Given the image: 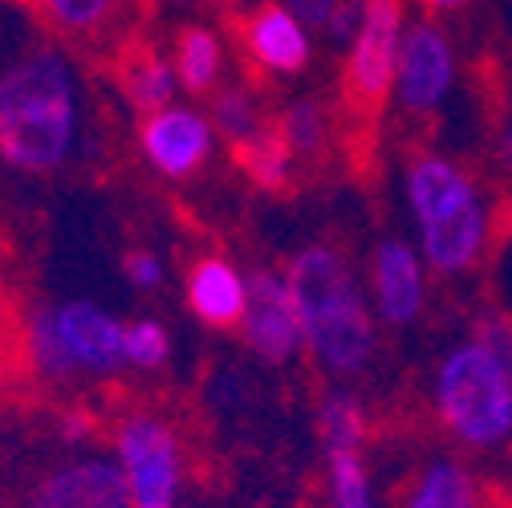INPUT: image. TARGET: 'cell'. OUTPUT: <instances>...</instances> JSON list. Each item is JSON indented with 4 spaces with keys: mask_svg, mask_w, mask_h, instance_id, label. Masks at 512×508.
Segmentation results:
<instances>
[{
    "mask_svg": "<svg viewBox=\"0 0 512 508\" xmlns=\"http://www.w3.org/2000/svg\"><path fill=\"white\" fill-rule=\"evenodd\" d=\"M326 496H330V508H378L374 476L362 452L326 456Z\"/></svg>",
    "mask_w": 512,
    "mask_h": 508,
    "instance_id": "23",
    "label": "cell"
},
{
    "mask_svg": "<svg viewBox=\"0 0 512 508\" xmlns=\"http://www.w3.org/2000/svg\"><path fill=\"white\" fill-rule=\"evenodd\" d=\"M431 411L460 448H504L512 439V326L484 322L439 358L431 374Z\"/></svg>",
    "mask_w": 512,
    "mask_h": 508,
    "instance_id": "3",
    "label": "cell"
},
{
    "mask_svg": "<svg viewBox=\"0 0 512 508\" xmlns=\"http://www.w3.org/2000/svg\"><path fill=\"white\" fill-rule=\"evenodd\" d=\"M273 126H277V135L285 139V147L293 151V159L317 163L330 147V114L317 98H293Z\"/></svg>",
    "mask_w": 512,
    "mask_h": 508,
    "instance_id": "21",
    "label": "cell"
},
{
    "mask_svg": "<svg viewBox=\"0 0 512 508\" xmlns=\"http://www.w3.org/2000/svg\"><path fill=\"white\" fill-rule=\"evenodd\" d=\"M277 5H285L309 29H326V21L334 17V9L342 5V0H277Z\"/></svg>",
    "mask_w": 512,
    "mask_h": 508,
    "instance_id": "27",
    "label": "cell"
},
{
    "mask_svg": "<svg viewBox=\"0 0 512 508\" xmlns=\"http://www.w3.org/2000/svg\"><path fill=\"white\" fill-rule=\"evenodd\" d=\"M118 90L139 118L167 110L171 102H179V82L171 70V57H163L155 45L135 41L126 45L118 57Z\"/></svg>",
    "mask_w": 512,
    "mask_h": 508,
    "instance_id": "16",
    "label": "cell"
},
{
    "mask_svg": "<svg viewBox=\"0 0 512 508\" xmlns=\"http://www.w3.org/2000/svg\"><path fill=\"white\" fill-rule=\"evenodd\" d=\"M82 78L66 49L37 45L0 70V163L21 175L66 171L82 143Z\"/></svg>",
    "mask_w": 512,
    "mask_h": 508,
    "instance_id": "1",
    "label": "cell"
},
{
    "mask_svg": "<svg viewBox=\"0 0 512 508\" xmlns=\"http://www.w3.org/2000/svg\"><path fill=\"white\" fill-rule=\"evenodd\" d=\"M37 13L74 41H94L118 21V0H33Z\"/></svg>",
    "mask_w": 512,
    "mask_h": 508,
    "instance_id": "22",
    "label": "cell"
},
{
    "mask_svg": "<svg viewBox=\"0 0 512 508\" xmlns=\"http://www.w3.org/2000/svg\"><path fill=\"white\" fill-rule=\"evenodd\" d=\"M114 464L126 480L131 508H179L183 480H187V452L179 427L147 407L118 415L114 431Z\"/></svg>",
    "mask_w": 512,
    "mask_h": 508,
    "instance_id": "6",
    "label": "cell"
},
{
    "mask_svg": "<svg viewBox=\"0 0 512 508\" xmlns=\"http://www.w3.org/2000/svg\"><path fill=\"white\" fill-rule=\"evenodd\" d=\"M281 273L313 366L334 383L362 378L378 354V322L350 257L330 240H313L293 252Z\"/></svg>",
    "mask_w": 512,
    "mask_h": 508,
    "instance_id": "2",
    "label": "cell"
},
{
    "mask_svg": "<svg viewBox=\"0 0 512 508\" xmlns=\"http://www.w3.org/2000/svg\"><path fill=\"white\" fill-rule=\"evenodd\" d=\"M171 362V330L159 317H135L126 322V366L143 374H159Z\"/></svg>",
    "mask_w": 512,
    "mask_h": 508,
    "instance_id": "24",
    "label": "cell"
},
{
    "mask_svg": "<svg viewBox=\"0 0 512 508\" xmlns=\"http://www.w3.org/2000/svg\"><path fill=\"white\" fill-rule=\"evenodd\" d=\"M183 297L196 322L208 330H240V317L248 309V273L224 252H204L187 265Z\"/></svg>",
    "mask_w": 512,
    "mask_h": 508,
    "instance_id": "14",
    "label": "cell"
},
{
    "mask_svg": "<svg viewBox=\"0 0 512 508\" xmlns=\"http://www.w3.org/2000/svg\"><path fill=\"white\" fill-rule=\"evenodd\" d=\"M224 66H228V49L224 37L204 25V21H187L171 37V70L179 82V94L191 98H212L224 86Z\"/></svg>",
    "mask_w": 512,
    "mask_h": 508,
    "instance_id": "15",
    "label": "cell"
},
{
    "mask_svg": "<svg viewBox=\"0 0 512 508\" xmlns=\"http://www.w3.org/2000/svg\"><path fill=\"white\" fill-rule=\"evenodd\" d=\"M407 17H403V0H366L362 25L354 41L346 45V102L362 114H374L391 102V82H395V57L403 41Z\"/></svg>",
    "mask_w": 512,
    "mask_h": 508,
    "instance_id": "7",
    "label": "cell"
},
{
    "mask_svg": "<svg viewBox=\"0 0 512 508\" xmlns=\"http://www.w3.org/2000/svg\"><path fill=\"white\" fill-rule=\"evenodd\" d=\"M25 354L45 383L114 378L126 370V322L90 297L49 301L29 313Z\"/></svg>",
    "mask_w": 512,
    "mask_h": 508,
    "instance_id": "5",
    "label": "cell"
},
{
    "mask_svg": "<svg viewBox=\"0 0 512 508\" xmlns=\"http://www.w3.org/2000/svg\"><path fill=\"white\" fill-rule=\"evenodd\" d=\"M427 265L419 257V248L403 236H382L370 248V261H366V301L374 309V322L378 326H391V330H407L415 326L423 309H427Z\"/></svg>",
    "mask_w": 512,
    "mask_h": 508,
    "instance_id": "10",
    "label": "cell"
},
{
    "mask_svg": "<svg viewBox=\"0 0 512 508\" xmlns=\"http://www.w3.org/2000/svg\"><path fill=\"white\" fill-rule=\"evenodd\" d=\"M122 277L131 281V289H139V293H155L167 273H163L159 252H151V248H131V252L122 257Z\"/></svg>",
    "mask_w": 512,
    "mask_h": 508,
    "instance_id": "25",
    "label": "cell"
},
{
    "mask_svg": "<svg viewBox=\"0 0 512 508\" xmlns=\"http://www.w3.org/2000/svg\"><path fill=\"white\" fill-rule=\"evenodd\" d=\"M500 159H504V171L512 175V114H508L504 131H500Z\"/></svg>",
    "mask_w": 512,
    "mask_h": 508,
    "instance_id": "28",
    "label": "cell"
},
{
    "mask_svg": "<svg viewBox=\"0 0 512 508\" xmlns=\"http://www.w3.org/2000/svg\"><path fill=\"white\" fill-rule=\"evenodd\" d=\"M403 196L415 220V248L435 277H464L480 265L488 244V204L480 183L439 151H419L407 163Z\"/></svg>",
    "mask_w": 512,
    "mask_h": 508,
    "instance_id": "4",
    "label": "cell"
},
{
    "mask_svg": "<svg viewBox=\"0 0 512 508\" xmlns=\"http://www.w3.org/2000/svg\"><path fill=\"white\" fill-rule=\"evenodd\" d=\"M216 5H240V0H216Z\"/></svg>",
    "mask_w": 512,
    "mask_h": 508,
    "instance_id": "31",
    "label": "cell"
},
{
    "mask_svg": "<svg viewBox=\"0 0 512 508\" xmlns=\"http://www.w3.org/2000/svg\"><path fill=\"white\" fill-rule=\"evenodd\" d=\"M317 439L330 452H362L366 443V407L350 391H326L317 403Z\"/></svg>",
    "mask_w": 512,
    "mask_h": 508,
    "instance_id": "20",
    "label": "cell"
},
{
    "mask_svg": "<svg viewBox=\"0 0 512 508\" xmlns=\"http://www.w3.org/2000/svg\"><path fill=\"white\" fill-rule=\"evenodd\" d=\"M159 5H163V9H196L200 0H159Z\"/></svg>",
    "mask_w": 512,
    "mask_h": 508,
    "instance_id": "30",
    "label": "cell"
},
{
    "mask_svg": "<svg viewBox=\"0 0 512 508\" xmlns=\"http://www.w3.org/2000/svg\"><path fill=\"white\" fill-rule=\"evenodd\" d=\"M240 53L252 66V74L265 78H297L313 61V29L301 25L277 0H256L252 9L236 21Z\"/></svg>",
    "mask_w": 512,
    "mask_h": 508,
    "instance_id": "11",
    "label": "cell"
},
{
    "mask_svg": "<svg viewBox=\"0 0 512 508\" xmlns=\"http://www.w3.org/2000/svg\"><path fill=\"white\" fill-rule=\"evenodd\" d=\"M399 508H480V484L456 456H435L415 472Z\"/></svg>",
    "mask_w": 512,
    "mask_h": 508,
    "instance_id": "17",
    "label": "cell"
},
{
    "mask_svg": "<svg viewBox=\"0 0 512 508\" xmlns=\"http://www.w3.org/2000/svg\"><path fill=\"white\" fill-rule=\"evenodd\" d=\"M362 9H366V0H342V5L334 9V17L326 21V37L346 49V45L354 41L358 25H362Z\"/></svg>",
    "mask_w": 512,
    "mask_h": 508,
    "instance_id": "26",
    "label": "cell"
},
{
    "mask_svg": "<svg viewBox=\"0 0 512 508\" xmlns=\"http://www.w3.org/2000/svg\"><path fill=\"white\" fill-rule=\"evenodd\" d=\"M423 5H427L431 13H456V9L472 5V0H423Z\"/></svg>",
    "mask_w": 512,
    "mask_h": 508,
    "instance_id": "29",
    "label": "cell"
},
{
    "mask_svg": "<svg viewBox=\"0 0 512 508\" xmlns=\"http://www.w3.org/2000/svg\"><path fill=\"white\" fill-rule=\"evenodd\" d=\"M208 118L216 126V135L228 139L232 147L248 143L252 135H261L265 126H273L265 118V106H261V98H256V90L244 86V82H224L208 102Z\"/></svg>",
    "mask_w": 512,
    "mask_h": 508,
    "instance_id": "18",
    "label": "cell"
},
{
    "mask_svg": "<svg viewBox=\"0 0 512 508\" xmlns=\"http://www.w3.org/2000/svg\"><path fill=\"white\" fill-rule=\"evenodd\" d=\"M240 338L256 358L269 362V366H289L305 354L293 293H289L281 269L265 265V269L248 273V309L240 317Z\"/></svg>",
    "mask_w": 512,
    "mask_h": 508,
    "instance_id": "12",
    "label": "cell"
},
{
    "mask_svg": "<svg viewBox=\"0 0 512 508\" xmlns=\"http://www.w3.org/2000/svg\"><path fill=\"white\" fill-rule=\"evenodd\" d=\"M456 86V45L435 21H407L399 57H395V82L391 98L403 114L423 118L435 114Z\"/></svg>",
    "mask_w": 512,
    "mask_h": 508,
    "instance_id": "9",
    "label": "cell"
},
{
    "mask_svg": "<svg viewBox=\"0 0 512 508\" xmlns=\"http://www.w3.org/2000/svg\"><path fill=\"white\" fill-rule=\"evenodd\" d=\"M21 508H131V496L114 456H74L53 464Z\"/></svg>",
    "mask_w": 512,
    "mask_h": 508,
    "instance_id": "13",
    "label": "cell"
},
{
    "mask_svg": "<svg viewBox=\"0 0 512 508\" xmlns=\"http://www.w3.org/2000/svg\"><path fill=\"white\" fill-rule=\"evenodd\" d=\"M216 143H220L216 126L208 110H200L196 102H171L167 110L139 118L135 131V147L143 163L167 183H187L204 175V167L216 155Z\"/></svg>",
    "mask_w": 512,
    "mask_h": 508,
    "instance_id": "8",
    "label": "cell"
},
{
    "mask_svg": "<svg viewBox=\"0 0 512 508\" xmlns=\"http://www.w3.org/2000/svg\"><path fill=\"white\" fill-rule=\"evenodd\" d=\"M240 171L248 175L252 187H261V192H285L289 179H293V151L285 147V139L277 135V126H265L261 135H252L248 143L232 147Z\"/></svg>",
    "mask_w": 512,
    "mask_h": 508,
    "instance_id": "19",
    "label": "cell"
}]
</instances>
